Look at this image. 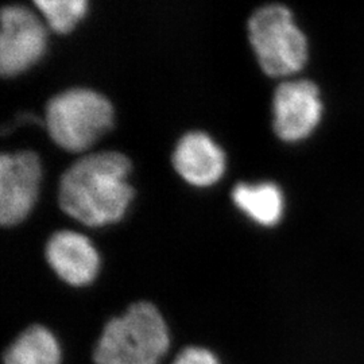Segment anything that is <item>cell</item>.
Wrapping results in <instances>:
<instances>
[{
    "label": "cell",
    "mask_w": 364,
    "mask_h": 364,
    "mask_svg": "<svg viewBox=\"0 0 364 364\" xmlns=\"http://www.w3.org/2000/svg\"><path fill=\"white\" fill-rule=\"evenodd\" d=\"M173 165L182 178L195 186H210L225 171V156L204 132L183 135L173 153Z\"/></svg>",
    "instance_id": "obj_9"
},
{
    "label": "cell",
    "mask_w": 364,
    "mask_h": 364,
    "mask_svg": "<svg viewBox=\"0 0 364 364\" xmlns=\"http://www.w3.org/2000/svg\"><path fill=\"white\" fill-rule=\"evenodd\" d=\"M232 200L251 220L263 227H273L282 219L284 195L273 182L237 183Z\"/></svg>",
    "instance_id": "obj_10"
},
{
    "label": "cell",
    "mask_w": 364,
    "mask_h": 364,
    "mask_svg": "<svg viewBox=\"0 0 364 364\" xmlns=\"http://www.w3.org/2000/svg\"><path fill=\"white\" fill-rule=\"evenodd\" d=\"M42 165L33 151L0 156V223L16 225L26 219L38 198Z\"/></svg>",
    "instance_id": "obj_6"
},
{
    "label": "cell",
    "mask_w": 364,
    "mask_h": 364,
    "mask_svg": "<svg viewBox=\"0 0 364 364\" xmlns=\"http://www.w3.org/2000/svg\"><path fill=\"white\" fill-rule=\"evenodd\" d=\"M130 159L103 151L82 156L61 177L60 207L84 225L103 227L120 220L134 198L127 178Z\"/></svg>",
    "instance_id": "obj_1"
},
{
    "label": "cell",
    "mask_w": 364,
    "mask_h": 364,
    "mask_svg": "<svg viewBox=\"0 0 364 364\" xmlns=\"http://www.w3.org/2000/svg\"><path fill=\"white\" fill-rule=\"evenodd\" d=\"M53 31L66 34L85 16L88 0H33Z\"/></svg>",
    "instance_id": "obj_12"
},
{
    "label": "cell",
    "mask_w": 364,
    "mask_h": 364,
    "mask_svg": "<svg viewBox=\"0 0 364 364\" xmlns=\"http://www.w3.org/2000/svg\"><path fill=\"white\" fill-rule=\"evenodd\" d=\"M168 326L156 305L135 302L105 324L93 352L95 364H158L169 351Z\"/></svg>",
    "instance_id": "obj_2"
},
{
    "label": "cell",
    "mask_w": 364,
    "mask_h": 364,
    "mask_svg": "<svg viewBox=\"0 0 364 364\" xmlns=\"http://www.w3.org/2000/svg\"><path fill=\"white\" fill-rule=\"evenodd\" d=\"M275 134L285 142H299L312 134L323 117L318 87L311 80L282 82L274 93Z\"/></svg>",
    "instance_id": "obj_7"
},
{
    "label": "cell",
    "mask_w": 364,
    "mask_h": 364,
    "mask_svg": "<svg viewBox=\"0 0 364 364\" xmlns=\"http://www.w3.org/2000/svg\"><path fill=\"white\" fill-rule=\"evenodd\" d=\"M248 36L262 70L272 77H289L308 61V41L282 4H267L252 14Z\"/></svg>",
    "instance_id": "obj_4"
},
{
    "label": "cell",
    "mask_w": 364,
    "mask_h": 364,
    "mask_svg": "<svg viewBox=\"0 0 364 364\" xmlns=\"http://www.w3.org/2000/svg\"><path fill=\"white\" fill-rule=\"evenodd\" d=\"M114 108L103 95L76 88L54 96L46 107V127L53 141L81 153L112 129Z\"/></svg>",
    "instance_id": "obj_3"
},
{
    "label": "cell",
    "mask_w": 364,
    "mask_h": 364,
    "mask_svg": "<svg viewBox=\"0 0 364 364\" xmlns=\"http://www.w3.org/2000/svg\"><path fill=\"white\" fill-rule=\"evenodd\" d=\"M3 362L4 364H61V348L48 328L31 326L6 350Z\"/></svg>",
    "instance_id": "obj_11"
},
{
    "label": "cell",
    "mask_w": 364,
    "mask_h": 364,
    "mask_svg": "<svg viewBox=\"0 0 364 364\" xmlns=\"http://www.w3.org/2000/svg\"><path fill=\"white\" fill-rule=\"evenodd\" d=\"M46 49V28L38 16L23 6L1 11L0 72L13 77L37 64Z\"/></svg>",
    "instance_id": "obj_5"
},
{
    "label": "cell",
    "mask_w": 364,
    "mask_h": 364,
    "mask_svg": "<svg viewBox=\"0 0 364 364\" xmlns=\"http://www.w3.org/2000/svg\"><path fill=\"white\" fill-rule=\"evenodd\" d=\"M173 364H220L212 352L200 347H188L176 358Z\"/></svg>",
    "instance_id": "obj_13"
},
{
    "label": "cell",
    "mask_w": 364,
    "mask_h": 364,
    "mask_svg": "<svg viewBox=\"0 0 364 364\" xmlns=\"http://www.w3.org/2000/svg\"><path fill=\"white\" fill-rule=\"evenodd\" d=\"M45 257L65 284L87 287L95 281L100 269V257L91 240L75 231H60L49 239Z\"/></svg>",
    "instance_id": "obj_8"
}]
</instances>
